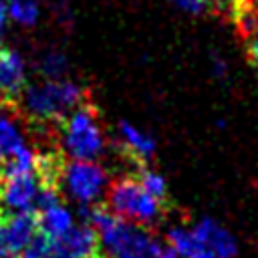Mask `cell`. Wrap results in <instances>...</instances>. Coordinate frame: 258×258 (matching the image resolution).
<instances>
[{
  "mask_svg": "<svg viewBox=\"0 0 258 258\" xmlns=\"http://www.w3.org/2000/svg\"><path fill=\"white\" fill-rule=\"evenodd\" d=\"M22 111L28 121L38 125H58L73 109H77L87 93L69 79L46 81L24 87L22 95Z\"/></svg>",
  "mask_w": 258,
  "mask_h": 258,
  "instance_id": "obj_1",
  "label": "cell"
},
{
  "mask_svg": "<svg viewBox=\"0 0 258 258\" xmlns=\"http://www.w3.org/2000/svg\"><path fill=\"white\" fill-rule=\"evenodd\" d=\"M58 145L75 161H97L107 145L95 105L85 99L58 123Z\"/></svg>",
  "mask_w": 258,
  "mask_h": 258,
  "instance_id": "obj_2",
  "label": "cell"
},
{
  "mask_svg": "<svg viewBox=\"0 0 258 258\" xmlns=\"http://www.w3.org/2000/svg\"><path fill=\"white\" fill-rule=\"evenodd\" d=\"M107 210L135 226H153L163 216V202L149 196L135 175L115 177L105 194Z\"/></svg>",
  "mask_w": 258,
  "mask_h": 258,
  "instance_id": "obj_3",
  "label": "cell"
},
{
  "mask_svg": "<svg viewBox=\"0 0 258 258\" xmlns=\"http://www.w3.org/2000/svg\"><path fill=\"white\" fill-rule=\"evenodd\" d=\"M109 175L97 161H67L60 187L81 206H95L109 187Z\"/></svg>",
  "mask_w": 258,
  "mask_h": 258,
  "instance_id": "obj_4",
  "label": "cell"
},
{
  "mask_svg": "<svg viewBox=\"0 0 258 258\" xmlns=\"http://www.w3.org/2000/svg\"><path fill=\"white\" fill-rule=\"evenodd\" d=\"M40 189V181L34 171L0 177V216L10 214H34V200Z\"/></svg>",
  "mask_w": 258,
  "mask_h": 258,
  "instance_id": "obj_5",
  "label": "cell"
},
{
  "mask_svg": "<svg viewBox=\"0 0 258 258\" xmlns=\"http://www.w3.org/2000/svg\"><path fill=\"white\" fill-rule=\"evenodd\" d=\"M38 232L32 212L0 216V258H18Z\"/></svg>",
  "mask_w": 258,
  "mask_h": 258,
  "instance_id": "obj_6",
  "label": "cell"
},
{
  "mask_svg": "<svg viewBox=\"0 0 258 258\" xmlns=\"http://www.w3.org/2000/svg\"><path fill=\"white\" fill-rule=\"evenodd\" d=\"M99 238L93 226L75 224L69 232L50 240L48 252L44 258H85L97 254Z\"/></svg>",
  "mask_w": 258,
  "mask_h": 258,
  "instance_id": "obj_7",
  "label": "cell"
},
{
  "mask_svg": "<svg viewBox=\"0 0 258 258\" xmlns=\"http://www.w3.org/2000/svg\"><path fill=\"white\" fill-rule=\"evenodd\" d=\"M26 87V64L12 48H0V103H14Z\"/></svg>",
  "mask_w": 258,
  "mask_h": 258,
  "instance_id": "obj_8",
  "label": "cell"
},
{
  "mask_svg": "<svg viewBox=\"0 0 258 258\" xmlns=\"http://www.w3.org/2000/svg\"><path fill=\"white\" fill-rule=\"evenodd\" d=\"M14 103H0V169L22 147H26L24 121Z\"/></svg>",
  "mask_w": 258,
  "mask_h": 258,
  "instance_id": "obj_9",
  "label": "cell"
},
{
  "mask_svg": "<svg viewBox=\"0 0 258 258\" xmlns=\"http://www.w3.org/2000/svg\"><path fill=\"white\" fill-rule=\"evenodd\" d=\"M218 258H236L238 256V240L232 236L228 228L218 224L214 218H200L189 228Z\"/></svg>",
  "mask_w": 258,
  "mask_h": 258,
  "instance_id": "obj_10",
  "label": "cell"
},
{
  "mask_svg": "<svg viewBox=\"0 0 258 258\" xmlns=\"http://www.w3.org/2000/svg\"><path fill=\"white\" fill-rule=\"evenodd\" d=\"M117 139L121 151L135 163H145L155 155V139L143 129L131 125L129 121H119Z\"/></svg>",
  "mask_w": 258,
  "mask_h": 258,
  "instance_id": "obj_11",
  "label": "cell"
},
{
  "mask_svg": "<svg viewBox=\"0 0 258 258\" xmlns=\"http://www.w3.org/2000/svg\"><path fill=\"white\" fill-rule=\"evenodd\" d=\"M250 62L258 69V0H242L234 12Z\"/></svg>",
  "mask_w": 258,
  "mask_h": 258,
  "instance_id": "obj_12",
  "label": "cell"
},
{
  "mask_svg": "<svg viewBox=\"0 0 258 258\" xmlns=\"http://www.w3.org/2000/svg\"><path fill=\"white\" fill-rule=\"evenodd\" d=\"M167 246L179 256V258H218L191 230L173 226L167 230Z\"/></svg>",
  "mask_w": 258,
  "mask_h": 258,
  "instance_id": "obj_13",
  "label": "cell"
},
{
  "mask_svg": "<svg viewBox=\"0 0 258 258\" xmlns=\"http://www.w3.org/2000/svg\"><path fill=\"white\" fill-rule=\"evenodd\" d=\"M36 220H38V230H40L42 234H46L50 240L62 236L64 232H69V230L75 226L73 214H71L62 204H56V206H52V208L40 212V214L36 216Z\"/></svg>",
  "mask_w": 258,
  "mask_h": 258,
  "instance_id": "obj_14",
  "label": "cell"
},
{
  "mask_svg": "<svg viewBox=\"0 0 258 258\" xmlns=\"http://www.w3.org/2000/svg\"><path fill=\"white\" fill-rule=\"evenodd\" d=\"M67 71H69V60H67V56L60 50H48L38 60V73L46 81L64 79Z\"/></svg>",
  "mask_w": 258,
  "mask_h": 258,
  "instance_id": "obj_15",
  "label": "cell"
},
{
  "mask_svg": "<svg viewBox=\"0 0 258 258\" xmlns=\"http://www.w3.org/2000/svg\"><path fill=\"white\" fill-rule=\"evenodd\" d=\"M6 8H8V16L22 26H32L40 14L36 0H8Z\"/></svg>",
  "mask_w": 258,
  "mask_h": 258,
  "instance_id": "obj_16",
  "label": "cell"
},
{
  "mask_svg": "<svg viewBox=\"0 0 258 258\" xmlns=\"http://www.w3.org/2000/svg\"><path fill=\"white\" fill-rule=\"evenodd\" d=\"M135 177H137V181L141 183V187H143L149 196H153V198L159 200V202H165L167 183H165V177H163L159 171L149 169V167H141Z\"/></svg>",
  "mask_w": 258,
  "mask_h": 258,
  "instance_id": "obj_17",
  "label": "cell"
},
{
  "mask_svg": "<svg viewBox=\"0 0 258 258\" xmlns=\"http://www.w3.org/2000/svg\"><path fill=\"white\" fill-rule=\"evenodd\" d=\"M167 2H171L173 6H177L179 10L189 12V14H202L210 8L208 0H167Z\"/></svg>",
  "mask_w": 258,
  "mask_h": 258,
  "instance_id": "obj_18",
  "label": "cell"
},
{
  "mask_svg": "<svg viewBox=\"0 0 258 258\" xmlns=\"http://www.w3.org/2000/svg\"><path fill=\"white\" fill-rule=\"evenodd\" d=\"M212 67H214V73H216V75H220V77L226 73V64H224V60H218V58H214Z\"/></svg>",
  "mask_w": 258,
  "mask_h": 258,
  "instance_id": "obj_19",
  "label": "cell"
},
{
  "mask_svg": "<svg viewBox=\"0 0 258 258\" xmlns=\"http://www.w3.org/2000/svg\"><path fill=\"white\" fill-rule=\"evenodd\" d=\"M159 258H179L169 246H163V250H161V254H159Z\"/></svg>",
  "mask_w": 258,
  "mask_h": 258,
  "instance_id": "obj_20",
  "label": "cell"
},
{
  "mask_svg": "<svg viewBox=\"0 0 258 258\" xmlns=\"http://www.w3.org/2000/svg\"><path fill=\"white\" fill-rule=\"evenodd\" d=\"M85 258H103L101 254H91V256H85Z\"/></svg>",
  "mask_w": 258,
  "mask_h": 258,
  "instance_id": "obj_21",
  "label": "cell"
},
{
  "mask_svg": "<svg viewBox=\"0 0 258 258\" xmlns=\"http://www.w3.org/2000/svg\"><path fill=\"white\" fill-rule=\"evenodd\" d=\"M2 32H4V28L0 26V42H2Z\"/></svg>",
  "mask_w": 258,
  "mask_h": 258,
  "instance_id": "obj_22",
  "label": "cell"
}]
</instances>
